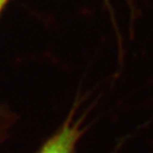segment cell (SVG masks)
I'll list each match as a JSON object with an SVG mask.
<instances>
[{"label": "cell", "mask_w": 153, "mask_h": 153, "mask_svg": "<svg viewBox=\"0 0 153 153\" xmlns=\"http://www.w3.org/2000/svg\"><path fill=\"white\" fill-rule=\"evenodd\" d=\"M10 0H0V13L2 12V10L4 9V7L7 4Z\"/></svg>", "instance_id": "7a4b0ae2"}, {"label": "cell", "mask_w": 153, "mask_h": 153, "mask_svg": "<svg viewBox=\"0 0 153 153\" xmlns=\"http://www.w3.org/2000/svg\"><path fill=\"white\" fill-rule=\"evenodd\" d=\"M79 137L80 132L76 126L67 121L37 153H74Z\"/></svg>", "instance_id": "6da1fadb"}]
</instances>
